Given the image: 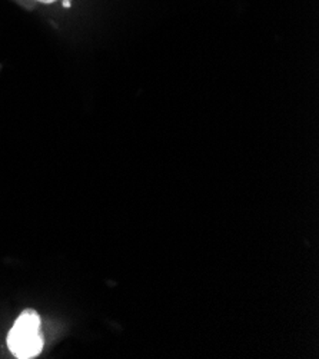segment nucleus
Returning <instances> with one entry per match:
<instances>
[{"label":"nucleus","instance_id":"obj_1","mask_svg":"<svg viewBox=\"0 0 319 359\" xmlns=\"http://www.w3.org/2000/svg\"><path fill=\"white\" fill-rule=\"evenodd\" d=\"M39 313L33 309L23 311L8 335L11 352L20 359L38 356L43 349V337L39 332Z\"/></svg>","mask_w":319,"mask_h":359},{"label":"nucleus","instance_id":"obj_2","mask_svg":"<svg viewBox=\"0 0 319 359\" xmlns=\"http://www.w3.org/2000/svg\"><path fill=\"white\" fill-rule=\"evenodd\" d=\"M36 2L43 4V5H52L55 2H63V0H36Z\"/></svg>","mask_w":319,"mask_h":359},{"label":"nucleus","instance_id":"obj_3","mask_svg":"<svg viewBox=\"0 0 319 359\" xmlns=\"http://www.w3.org/2000/svg\"><path fill=\"white\" fill-rule=\"evenodd\" d=\"M69 2H70V0H63L62 4H63V6H65V8H69V6H70V4H69Z\"/></svg>","mask_w":319,"mask_h":359}]
</instances>
